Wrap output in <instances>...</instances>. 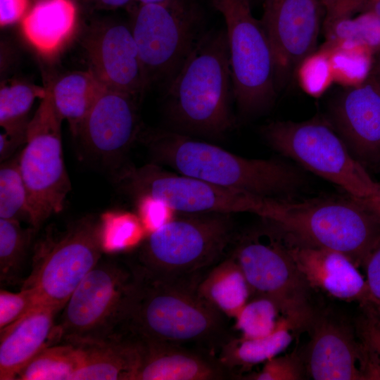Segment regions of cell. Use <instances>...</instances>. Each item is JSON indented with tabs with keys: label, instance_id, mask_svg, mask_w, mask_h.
Returning a JSON list of instances; mask_svg holds the SVG:
<instances>
[{
	"label": "cell",
	"instance_id": "obj_1",
	"mask_svg": "<svg viewBox=\"0 0 380 380\" xmlns=\"http://www.w3.org/2000/svg\"><path fill=\"white\" fill-rule=\"evenodd\" d=\"M152 163L176 172L258 196L291 198L305 182L297 167L279 159L248 158L169 129L141 132Z\"/></svg>",
	"mask_w": 380,
	"mask_h": 380
},
{
	"label": "cell",
	"instance_id": "obj_2",
	"mask_svg": "<svg viewBox=\"0 0 380 380\" xmlns=\"http://www.w3.org/2000/svg\"><path fill=\"white\" fill-rule=\"evenodd\" d=\"M233 85L225 27L207 30L165 87L169 129L218 139L234 125Z\"/></svg>",
	"mask_w": 380,
	"mask_h": 380
},
{
	"label": "cell",
	"instance_id": "obj_3",
	"mask_svg": "<svg viewBox=\"0 0 380 380\" xmlns=\"http://www.w3.org/2000/svg\"><path fill=\"white\" fill-rule=\"evenodd\" d=\"M134 270L136 291L124 336L209 348L230 338L224 315L198 293L202 278L161 279Z\"/></svg>",
	"mask_w": 380,
	"mask_h": 380
},
{
	"label": "cell",
	"instance_id": "obj_4",
	"mask_svg": "<svg viewBox=\"0 0 380 380\" xmlns=\"http://www.w3.org/2000/svg\"><path fill=\"white\" fill-rule=\"evenodd\" d=\"M265 218L291 243L330 249L356 266L380 239V214L350 196L295 201L274 198Z\"/></svg>",
	"mask_w": 380,
	"mask_h": 380
},
{
	"label": "cell",
	"instance_id": "obj_5",
	"mask_svg": "<svg viewBox=\"0 0 380 380\" xmlns=\"http://www.w3.org/2000/svg\"><path fill=\"white\" fill-rule=\"evenodd\" d=\"M235 236L232 213H184L149 233L129 260L151 277L202 278L221 261Z\"/></svg>",
	"mask_w": 380,
	"mask_h": 380
},
{
	"label": "cell",
	"instance_id": "obj_6",
	"mask_svg": "<svg viewBox=\"0 0 380 380\" xmlns=\"http://www.w3.org/2000/svg\"><path fill=\"white\" fill-rule=\"evenodd\" d=\"M267 144L305 169L338 186L371 208L380 201V184L350 153L329 121H276L263 125Z\"/></svg>",
	"mask_w": 380,
	"mask_h": 380
},
{
	"label": "cell",
	"instance_id": "obj_7",
	"mask_svg": "<svg viewBox=\"0 0 380 380\" xmlns=\"http://www.w3.org/2000/svg\"><path fill=\"white\" fill-rule=\"evenodd\" d=\"M104 250L101 218L87 215L61 228L51 224L33 243L30 270L20 289H33L41 303L62 310Z\"/></svg>",
	"mask_w": 380,
	"mask_h": 380
},
{
	"label": "cell",
	"instance_id": "obj_8",
	"mask_svg": "<svg viewBox=\"0 0 380 380\" xmlns=\"http://www.w3.org/2000/svg\"><path fill=\"white\" fill-rule=\"evenodd\" d=\"M137 286L129 259L103 255L77 285L61 310V342L123 336Z\"/></svg>",
	"mask_w": 380,
	"mask_h": 380
},
{
	"label": "cell",
	"instance_id": "obj_9",
	"mask_svg": "<svg viewBox=\"0 0 380 380\" xmlns=\"http://www.w3.org/2000/svg\"><path fill=\"white\" fill-rule=\"evenodd\" d=\"M262 219L265 227L235 237L229 255L241 269L251 293L273 300L295 328L308 326L315 315L310 304V286L280 232Z\"/></svg>",
	"mask_w": 380,
	"mask_h": 380
},
{
	"label": "cell",
	"instance_id": "obj_10",
	"mask_svg": "<svg viewBox=\"0 0 380 380\" xmlns=\"http://www.w3.org/2000/svg\"><path fill=\"white\" fill-rule=\"evenodd\" d=\"M132 13L147 89L166 87L207 31L203 9L196 0H169L139 4Z\"/></svg>",
	"mask_w": 380,
	"mask_h": 380
},
{
	"label": "cell",
	"instance_id": "obj_11",
	"mask_svg": "<svg viewBox=\"0 0 380 380\" xmlns=\"http://www.w3.org/2000/svg\"><path fill=\"white\" fill-rule=\"evenodd\" d=\"M222 16L227 34L233 98L239 113L253 116L274 102L273 56L265 31L253 15L249 0H212Z\"/></svg>",
	"mask_w": 380,
	"mask_h": 380
},
{
	"label": "cell",
	"instance_id": "obj_12",
	"mask_svg": "<svg viewBox=\"0 0 380 380\" xmlns=\"http://www.w3.org/2000/svg\"><path fill=\"white\" fill-rule=\"evenodd\" d=\"M46 91L29 122L19 160L27 193L30 226L37 232L51 216L63 210L72 189L63 155V119Z\"/></svg>",
	"mask_w": 380,
	"mask_h": 380
},
{
	"label": "cell",
	"instance_id": "obj_13",
	"mask_svg": "<svg viewBox=\"0 0 380 380\" xmlns=\"http://www.w3.org/2000/svg\"><path fill=\"white\" fill-rule=\"evenodd\" d=\"M120 189L136 200L148 198L181 213H251L260 216L267 198L172 172L151 163L117 174Z\"/></svg>",
	"mask_w": 380,
	"mask_h": 380
},
{
	"label": "cell",
	"instance_id": "obj_14",
	"mask_svg": "<svg viewBox=\"0 0 380 380\" xmlns=\"http://www.w3.org/2000/svg\"><path fill=\"white\" fill-rule=\"evenodd\" d=\"M260 22L271 47L277 91L316 49L325 9L319 0H265Z\"/></svg>",
	"mask_w": 380,
	"mask_h": 380
},
{
	"label": "cell",
	"instance_id": "obj_15",
	"mask_svg": "<svg viewBox=\"0 0 380 380\" xmlns=\"http://www.w3.org/2000/svg\"><path fill=\"white\" fill-rule=\"evenodd\" d=\"M312 334L303 360L316 380L380 379V362L346 324L314 315Z\"/></svg>",
	"mask_w": 380,
	"mask_h": 380
},
{
	"label": "cell",
	"instance_id": "obj_16",
	"mask_svg": "<svg viewBox=\"0 0 380 380\" xmlns=\"http://www.w3.org/2000/svg\"><path fill=\"white\" fill-rule=\"evenodd\" d=\"M141 97L105 89L82 122L76 138L86 152L105 166L120 168L139 138Z\"/></svg>",
	"mask_w": 380,
	"mask_h": 380
},
{
	"label": "cell",
	"instance_id": "obj_17",
	"mask_svg": "<svg viewBox=\"0 0 380 380\" xmlns=\"http://www.w3.org/2000/svg\"><path fill=\"white\" fill-rule=\"evenodd\" d=\"M84 46L89 70L106 89L141 97L147 86L131 25L113 20L96 22Z\"/></svg>",
	"mask_w": 380,
	"mask_h": 380
},
{
	"label": "cell",
	"instance_id": "obj_18",
	"mask_svg": "<svg viewBox=\"0 0 380 380\" xmlns=\"http://www.w3.org/2000/svg\"><path fill=\"white\" fill-rule=\"evenodd\" d=\"M329 122L362 165L380 167V89L369 76L335 100Z\"/></svg>",
	"mask_w": 380,
	"mask_h": 380
},
{
	"label": "cell",
	"instance_id": "obj_19",
	"mask_svg": "<svg viewBox=\"0 0 380 380\" xmlns=\"http://www.w3.org/2000/svg\"><path fill=\"white\" fill-rule=\"evenodd\" d=\"M139 362L133 380H220L232 372L218 357L167 342L134 339Z\"/></svg>",
	"mask_w": 380,
	"mask_h": 380
},
{
	"label": "cell",
	"instance_id": "obj_20",
	"mask_svg": "<svg viewBox=\"0 0 380 380\" xmlns=\"http://www.w3.org/2000/svg\"><path fill=\"white\" fill-rule=\"evenodd\" d=\"M60 308L40 303L0 330V379L15 380L43 349L61 343L56 317Z\"/></svg>",
	"mask_w": 380,
	"mask_h": 380
},
{
	"label": "cell",
	"instance_id": "obj_21",
	"mask_svg": "<svg viewBox=\"0 0 380 380\" xmlns=\"http://www.w3.org/2000/svg\"><path fill=\"white\" fill-rule=\"evenodd\" d=\"M286 242L310 287L320 289L341 300L363 302L366 281L348 256L330 249Z\"/></svg>",
	"mask_w": 380,
	"mask_h": 380
},
{
	"label": "cell",
	"instance_id": "obj_22",
	"mask_svg": "<svg viewBox=\"0 0 380 380\" xmlns=\"http://www.w3.org/2000/svg\"><path fill=\"white\" fill-rule=\"evenodd\" d=\"M70 343L80 357L72 380H133L139 362L135 340L122 336Z\"/></svg>",
	"mask_w": 380,
	"mask_h": 380
},
{
	"label": "cell",
	"instance_id": "obj_23",
	"mask_svg": "<svg viewBox=\"0 0 380 380\" xmlns=\"http://www.w3.org/2000/svg\"><path fill=\"white\" fill-rule=\"evenodd\" d=\"M77 20L73 0H38L22 20L26 40L44 56L56 54L72 35Z\"/></svg>",
	"mask_w": 380,
	"mask_h": 380
},
{
	"label": "cell",
	"instance_id": "obj_24",
	"mask_svg": "<svg viewBox=\"0 0 380 380\" xmlns=\"http://www.w3.org/2000/svg\"><path fill=\"white\" fill-rule=\"evenodd\" d=\"M46 88L56 109L67 120L75 137L90 109L106 89L89 70L64 74Z\"/></svg>",
	"mask_w": 380,
	"mask_h": 380
},
{
	"label": "cell",
	"instance_id": "obj_25",
	"mask_svg": "<svg viewBox=\"0 0 380 380\" xmlns=\"http://www.w3.org/2000/svg\"><path fill=\"white\" fill-rule=\"evenodd\" d=\"M197 290L203 298L225 316L233 318L251 294L241 269L230 255L204 274Z\"/></svg>",
	"mask_w": 380,
	"mask_h": 380
},
{
	"label": "cell",
	"instance_id": "obj_26",
	"mask_svg": "<svg viewBox=\"0 0 380 380\" xmlns=\"http://www.w3.org/2000/svg\"><path fill=\"white\" fill-rule=\"evenodd\" d=\"M294 326L281 317L276 329L258 338H229L220 348L218 359L231 372L235 368H247L267 362L284 351L292 341L290 331Z\"/></svg>",
	"mask_w": 380,
	"mask_h": 380
},
{
	"label": "cell",
	"instance_id": "obj_27",
	"mask_svg": "<svg viewBox=\"0 0 380 380\" xmlns=\"http://www.w3.org/2000/svg\"><path fill=\"white\" fill-rule=\"evenodd\" d=\"M37 232L20 222L0 218V284L1 287H22L26 266Z\"/></svg>",
	"mask_w": 380,
	"mask_h": 380
},
{
	"label": "cell",
	"instance_id": "obj_28",
	"mask_svg": "<svg viewBox=\"0 0 380 380\" xmlns=\"http://www.w3.org/2000/svg\"><path fill=\"white\" fill-rule=\"evenodd\" d=\"M46 88L18 80L1 82L0 125L19 147L25 143L28 114L37 98L44 99Z\"/></svg>",
	"mask_w": 380,
	"mask_h": 380
},
{
	"label": "cell",
	"instance_id": "obj_29",
	"mask_svg": "<svg viewBox=\"0 0 380 380\" xmlns=\"http://www.w3.org/2000/svg\"><path fill=\"white\" fill-rule=\"evenodd\" d=\"M77 347L70 343L51 345L38 353L18 374V380H72L79 365Z\"/></svg>",
	"mask_w": 380,
	"mask_h": 380
},
{
	"label": "cell",
	"instance_id": "obj_30",
	"mask_svg": "<svg viewBox=\"0 0 380 380\" xmlns=\"http://www.w3.org/2000/svg\"><path fill=\"white\" fill-rule=\"evenodd\" d=\"M329 30L326 50L338 46H365L373 53L380 49V17L372 12L355 18L343 16L325 23Z\"/></svg>",
	"mask_w": 380,
	"mask_h": 380
},
{
	"label": "cell",
	"instance_id": "obj_31",
	"mask_svg": "<svg viewBox=\"0 0 380 380\" xmlns=\"http://www.w3.org/2000/svg\"><path fill=\"white\" fill-rule=\"evenodd\" d=\"M20 151L1 163L0 218L26 221L30 212L26 187L20 172Z\"/></svg>",
	"mask_w": 380,
	"mask_h": 380
},
{
	"label": "cell",
	"instance_id": "obj_32",
	"mask_svg": "<svg viewBox=\"0 0 380 380\" xmlns=\"http://www.w3.org/2000/svg\"><path fill=\"white\" fill-rule=\"evenodd\" d=\"M279 310L270 298L258 296L248 301L235 316L234 328L246 339L265 337L277 327Z\"/></svg>",
	"mask_w": 380,
	"mask_h": 380
},
{
	"label": "cell",
	"instance_id": "obj_33",
	"mask_svg": "<svg viewBox=\"0 0 380 380\" xmlns=\"http://www.w3.org/2000/svg\"><path fill=\"white\" fill-rule=\"evenodd\" d=\"M329 51L333 78L350 86L360 84L370 74L373 52L362 46H338Z\"/></svg>",
	"mask_w": 380,
	"mask_h": 380
},
{
	"label": "cell",
	"instance_id": "obj_34",
	"mask_svg": "<svg viewBox=\"0 0 380 380\" xmlns=\"http://www.w3.org/2000/svg\"><path fill=\"white\" fill-rule=\"evenodd\" d=\"M298 70L304 89L313 96L321 94L333 79L329 51L314 53Z\"/></svg>",
	"mask_w": 380,
	"mask_h": 380
},
{
	"label": "cell",
	"instance_id": "obj_35",
	"mask_svg": "<svg viewBox=\"0 0 380 380\" xmlns=\"http://www.w3.org/2000/svg\"><path fill=\"white\" fill-rule=\"evenodd\" d=\"M362 265L366 272L367 292L361 305L367 319L380 324V239L370 250Z\"/></svg>",
	"mask_w": 380,
	"mask_h": 380
},
{
	"label": "cell",
	"instance_id": "obj_36",
	"mask_svg": "<svg viewBox=\"0 0 380 380\" xmlns=\"http://www.w3.org/2000/svg\"><path fill=\"white\" fill-rule=\"evenodd\" d=\"M35 291L20 289L18 293L0 290V330L14 323L30 310L40 304Z\"/></svg>",
	"mask_w": 380,
	"mask_h": 380
},
{
	"label": "cell",
	"instance_id": "obj_37",
	"mask_svg": "<svg viewBox=\"0 0 380 380\" xmlns=\"http://www.w3.org/2000/svg\"><path fill=\"white\" fill-rule=\"evenodd\" d=\"M305 368L303 360L293 353L274 357L265 362L260 372L245 376L251 380H299L304 379Z\"/></svg>",
	"mask_w": 380,
	"mask_h": 380
},
{
	"label": "cell",
	"instance_id": "obj_38",
	"mask_svg": "<svg viewBox=\"0 0 380 380\" xmlns=\"http://www.w3.org/2000/svg\"><path fill=\"white\" fill-rule=\"evenodd\" d=\"M30 0H0V25L14 24L27 14Z\"/></svg>",
	"mask_w": 380,
	"mask_h": 380
},
{
	"label": "cell",
	"instance_id": "obj_39",
	"mask_svg": "<svg viewBox=\"0 0 380 380\" xmlns=\"http://www.w3.org/2000/svg\"><path fill=\"white\" fill-rule=\"evenodd\" d=\"M363 341L380 362V324L366 319Z\"/></svg>",
	"mask_w": 380,
	"mask_h": 380
},
{
	"label": "cell",
	"instance_id": "obj_40",
	"mask_svg": "<svg viewBox=\"0 0 380 380\" xmlns=\"http://www.w3.org/2000/svg\"><path fill=\"white\" fill-rule=\"evenodd\" d=\"M88 6L98 10L127 8L131 12L137 6V0H81ZM139 4V3H138Z\"/></svg>",
	"mask_w": 380,
	"mask_h": 380
},
{
	"label": "cell",
	"instance_id": "obj_41",
	"mask_svg": "<svg viewBox=\"0 0 380 380\" xmlns=\"http://www.w3.org/2000/svg\"><path fill=\"white\" fill-rule=\"evenodd\" d=\"M365 8H367V11L372 12L380 17V0L367 2Z\"/></svg>",
	"mask_w": 380,
	"mask_h": 380
},
{
	"label": "cell",
	"instance_id": "obj_42",
	"mask_svg": "<svg viewBox=\"0 0 380 380\" xmlns=\"http://www.w3.org/2000/svg\"><path fill=\"white\" fill-rule=\"evenodd\" d=\"M370 73L380 75V53L375 61L373 62Z\"/></svg>",
	"mask_w": 380,
	"mask_h": 380
},
{
	"label": "cell",
	"instance_id": "obj_43",
	"mask_svg": "<svg viewBox=\"0 0 380 380\" xmlns=\"http://www.w3.org/2000/svg\"><path fill=\"white\" fill-rule=\"evenodd\" d=\"M342 1L343 0H320L326 11L331 8L333 6Z\"/></svg>",
	"mask_w": 380,
	"mask_h": 380
},
{
	"label": "cell",
	"instance_id": "obj_44",
	"mask_svg": "<svg viewBox=\"0 0 380 380\" xmlns=\"http://www.w3.org/2000/svg\"><path fill=\"white\" fill-rule=\"evenodd\" d=\"M169 0H137L139 4H163Z\"/></svg>",
	"mask_w": 380,
	"mask_h": 380
},
{
	"label": "cell",
	"instance_id": "obj_45",
	"mask_svg": "<svg viewBox=\"0 0 380 380\" xmlns=\"http://www.w3.org/2000/svg\"><path fill=\"white\" fill-rule=\"evenodd\" d=\"M369 77L371 78L373 82L376 84V86L380 89V75L370 73L369 75Z\"/></svg>",
	"mask_w": 380,
	"mask_h": 380
},
{
	"label": "cell",
	"instance_id": "obj_46",
	"mask_svg": "<svg viewBox=\"0 0 380 380\" xmlns=\"http://www.w3.org/2000/svg\"><path fill=\"white\" fill-rule=\"evenodd\" d=\"M374 208L376 212L380 214V201L376 203Z\"/></svg>",
	"mask_w": 380,
	"mask_h": 380
},
{
	"label": "cell",
	"instance_id": "obj_47",
	"mask_svg": "<svg viewBox=\"0 0 380 380\" xmlns=\"http://www.w3.org/2000/svg\"><path fill=\"white\" fill-rule=\"evenodd\" d=\"M262 1V3L265 1V0H261Z\"/></svg>",
	"mask_w": 380,
	"mask_h": 380
},
{
	"label": "cell",
	"instance_id": "obj_48",
	"mask_svg": "<svg viewBox=\"0 0 380 380\" xmlns=\"http://www.w3.org/2000/svg\"><path fill=\"white\" fill-rule=\"evenodd\" d=\"M320 1V0H319ZM322 3V2H321Z\"/></svg>",
	"mask_w": 380,
	"mask_h": 380
}]
</instances>
